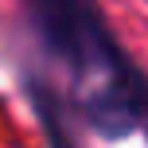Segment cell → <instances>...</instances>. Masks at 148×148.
<instances>
[{"instance_id":"6da1fadb","label":"cell","mask_w":148,"mask_h":148,"mask_svg":"<svg viewBox=\"0 0 148 148\" xmlns=\"http://www.w3.org/2000/svg\"><path fill=\"white\" fill-rule=\"evenodd\" d=\"M43 8V27H47V39L59 47L62 55L82 66V62H97L101 70H109L117 82H133L140 78L133 66L121 62V51L109 43L101 20H97V8L94 0H39Z\"/></svg>"}]
</instances>
